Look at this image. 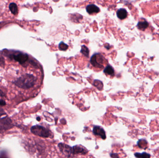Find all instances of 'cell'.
Here are the masks:
<instances>
[{
  "label": "cell",
  "mask_w": 159,
  "mask_h": 158,
  "mask_svg": "<svg viewBox=\"0 0 159 158\" xmlns=\"http://www.w3.org/2000/svg\"><path fill=\"white\" fill-rule=\"evenodd\" d=\"M43 78H38L34 74L26 73L15 80L13 83L19 88L22 89H30L34 88L39 83H42Z\"/></svg>",
  "instance_id": "obj_1"
},
{
  "label": "cell",
  "mask_w": 159,
  "mask_h": 158,
  "mask_svg": "<svg viewBox=\"0 0 159 158\" xmlns=\"http://www.w3.org/2000/svg\"><path fill=\"white\" fill-rule=\"evenodd\" d=\"M3 54L12 60L18 62L21 65L26 64L30 61V57L28 54L23 52L19 51H12L5 50L3 51Z\"/></svg>",
  "instance_id": "obj_2"
},
{
  "label": "cell",
  "mask_w": 159,
  "mask_h": 158,
  "mask_svg": "<svg viewBox=\"0 0 159 158\" xmlns=\"http://www.w3.org/2000/svg\"><path fill=\"white\" fill-rule=\"evenodd\" d=\"M31 131L34 135L43 138H48L51 135L49 130L40 125H35L32 127Z\"/></svg>",
  "instance_id": "obj_3"
},
{
  "label": "cell",
  "mask_w": 159,
  "mask_h": 158,
  "mask_svg": "<svg viewBox=\"0 0 159 158\" xmlns=\"http://www.w3.org/2000/svg\"><path fill=\"white\" fill-rule=\"evenodd\" d=\"M105 59L100 54H95L92 57L90 62L92 65L95 67L103 68Z\"/></svg>",
  "instance_id": "obj_4"
},
{
  "label": "cell",
  "mask_w": 159,
  "mask_h": 158,
  "mask_svg": "<svg viewBox=\"0 0 159 158\" xmlns=\"http://www.w3.org/2000/svg\"><path fill=\"white\" fill-rule=\"evenodd\" d=\"M14 125L11 119L7 117L0 118V130H7L13 128Z\"/></svg>",
  "instance_id": "obj_5"
},
{
  "label": "cell",
  "mask_w": 159,
  "mask_h": 158,
  "mask_svg": "<svg viewBox=\"0 0 159 158\" xmlns=\"http://www.w3.org/2000/svg\"><path fill=\"white\" fill-rule=\"evenodd\" d=\"M59 148L61 152L64 155L70 156L72 153V148L68 145L61 143L58 144Z\"/></svg>",
  "instance_id": "obj_6"
},
{
  "label": "cell",
  "mask_w": 159,
  "mask_h": 158,
  "mask_svg": "<svg viewBox=\"0 0 159 158\" xmlns=\"http://www.w3.org/2000/svg\"><path fill=\"white\" fill-rule=\"evenodd\" d=\"M93 134L94 135L99 136L103 140H105L106 138V135L105 132L104 130L100 126H94L93 127Z\"/></svg>",
  "instance_id": "obj_7"
},
{
  "label": "cell",
  "mask_w": 159,
  "mask_h": 158,
  "mask_svg": "<svg viewBox=\"0 0 159 158\" xmlns=\"http://www.w3.org/2000/svg\"><path fill=\"white\" fill-rule=\"evenodd\" d=\"M72 153L73 154L76 155H85L88 153V150L82 146L76 145L73 147Z\"/></svg>",
  "instance_id": "obj_8"
},
{
  "label": "cell",
  "mask_w": 159,
  "mask_h": 158,
  "mask_svg": "<svg viewBox=\"0 0 159 158\" xmlns=\"http://www.w3.org/2000/svg\"><path fill=\"white\" fill-rule=\"evenodd\" d=\"M86 10H87V12L90 15L96 14V13H99L100 11V8L94 4H90L87 6L86 7Z\"/></svg>",
  "instance_id": "obj_9"
},
{
  "label": "cell",
  "mask_w": 159,
  "mask_h": 158,
  "mask_svg": "<svg viewBox=\"0 0 159 158\" xmlns=\"http://www.w3.org/2000/svg\"><path fill=\"white\" fill-rule=\"evenodd\" d=\"M117 16L119 19H125L128 16V12L125 8H120L117 12Z\"/></svg>",
  "instance_id": "obj_10"
},
{
  "label": "cell",
  "mask_w": 159,
  "mask_h": 158,
  "mask_svg": "<svg viewBox=\"0 0 159 158\" xmlns=\"http://www.w3.org/2000/svg\"><path fill=\"white\" fill-rule=\"evenodd\" d=\"M148 22L146 20H144L143 21H139L137 24V27L139 29L142 31H144L148 28Z\"/></svg>",
  "instance_id": "obj_11"
},
{
  "label": "cell",
  "mask_w": 159,
  "mask_h": 158,
  "mask_svg": "<svg viewBox=\"0 0 159 158\" xmlns=\"http://www.w3.org/2000/svg\"><path fill=\"white\" fill-rule=\"evenodd\" d=\"M9 9L11 11V13L14 15H16L18 14L17 6L16 3L12 2L9 5Z\"/></svg>",
  "instance_id": "obj_12"
},
{
  "label": "cell",
  "mask_w": 159,
  "mask_h": 158,
  "mask_svg": "<svg viewBox=\"0 0 159 158\" xmlns=\"http://www.w3.org/2000/svg\"><path fill=\"white\" fill-rule=\"evenodd\" d=\"M104 72L107 75L113 76L114 75L115 71H114V69L113 68V67L111 66H108L105 68L104 70Z\"/></svg>",
  "instance_id": "obj_13"
},
{
  "label": "cell",
  "mask_w": 159,
  "mask_h": 158,
  "mask_svg": "<svg viewBox=\"0 0 159 158\" xmlns=\"http://www.w3.org/2000/svg\"><path fill=\"white\" fill-rule=\"evenodd\" d=\"M134 156L137 158H150L151 156L148 153L143 152V153H136L134 154Z\"/></svg>",
  "instance_id": "obj_14"
},
{
  "label": "cell",
  "mask_w": 159,
  "mask_h": 158,
  "mask_svg": "<svg viewBox=\"0 0 159 158\" xmlns=\"http://www.w3.org/2000/svg\"><path fill=\"white\" fill-rule=\"evenodd\" d=\"M5 65V62L4 58L2 56H0V66L3 67Z\"/></svg>",
  "instance_id": "obj_15"
},
{
  "label": "cell",
  "mask_w": 159,
  "mask_h": 158,
  "mask_svg": "<svg viewBox=\"0 0 159 158\" xmlns=\"http://www.w3.org/2000/svg\"><path fill=\"white\" fill-rule=\"evenodd\" d=\"M6 115V113H5L4 110L2 108L0 107V118H1V117L5 116Z\"/></svg>",
  "instance_id": "obj_16"
},
{
  "label": "cell",
  "mask_w": 159,
  "mask_h": 158,
  "mask_svg": "<svg viewBox=\"0 0 159 158\" xmlns=\"http://www.w3.org/2000/svg\"><path fill=\"white\" fill-rule=\"evenodd\" d=\"M6 105V103L5 101L4 100L1 99L0 100V106H3Z\"/></svg>",
  "instance_id": "obj_17"
},
{
  "label": "cell",
  "mask_w": 159,
  "mask_h": 158,
  "mask_svg": "<svg viewBox=\"0 0 159 158\" xmlns=\"http://www.w3.org/2000/svg\"><path fill=\"white\" fill-rule=\"evenodd\" d=\"M110 156L112 158H119L117 154H111Z\"/></svg>",
  "instance_id": "obj_18"
},
{
  "label": "cell",
  "mask_w": 159,
  "mask_h": 158,
  "mask_svg": "<svg viewBox=\"0 0 159 158\" xmlns=\"http://www.w3.org/2000/svg\"><path fill=\"white\" fill-rule=\"evenodd\" d=\"M5 96V94L3 92L2 90H0V96H1V97H4Z\"/></svg>",
  "instance_id": "obj_19"
},
{
  "label": "cell",
  "mask_w": 159,
  "mask_h": 158,
  "mask_svg": "<svg viewBox=\"0 0 159 158\" xmlns=\"http://www.w3.org/2000/svg\"><path fill=\"white\" fill-rule=\"evenodd\" d=\"M36 119H37V120L38 121H40V120H41V118H40V117H38Z\"/></svg>",
  "instance_id": "obj_20"
}]
</instances>
